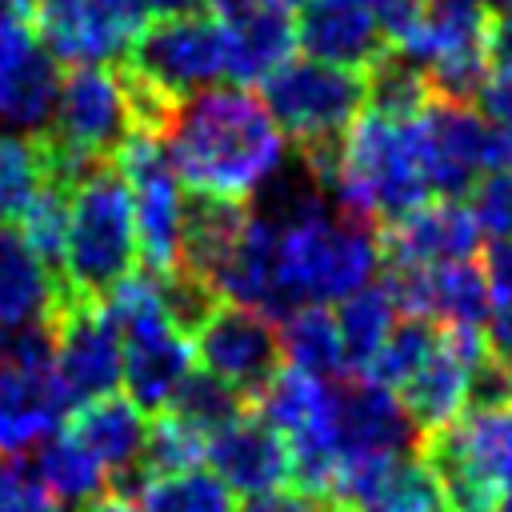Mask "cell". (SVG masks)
<instances>
[{
	"label": "cell",
	"instance_id": "44dd1931",
	"mask_svg": "<svg viewBox=\"0 0 512 512\" xmlns=\"http://www.w3.org/2000/svg\"><path fill=\"white\" fill-rule=\"evenodd\" d=\"M252 408L284 440L324 432V428H332V380H316L308 372L280 368L276 380L252 400Z\"/></svg>",
	"mask_w": 512,
	"mask_h": 512
},
{
	"label": "cell",
	"instance_id": "ab89813d",
	"mask_svg": "<svg viewBox=\"0 0 512 512\" xmlns=\"http://www.w3.org/2000/svg\"><path fill=\"white\" fill-rule=\"evenodd\" d=\"M152 16H184V12H204V0H144Z\"/></svg>",
	"mask_w": 512,
	"mask_h": 512
},
{
	"label": "cell",
	"instance_id": "d6986e66",
	"mask_svg": "<svg viewBox=\"0 0 512 512\" xmlns=\"http://www.w3.org/2000/svg\"><path fill=\"white\" fill-rule=\"evenodd\" d=\"M228 28V72L224 80L248 88L268 80L280 64L292 60L296 48V20L288 8L260 0L252 12H244L240 20L224 24Z\"/></svg>",
	"mask_w": 512,
	"mask_h": 512
},
{
	"label": "cell",
	"instance_id": "7c38bea8",
	"mask_svg": "<svg viewBox=\"0 0 512 512\" xmlns=\"http://www.w3.org/2000/svg\"><path fill=\"white\" fill-rule=\"evenodd\" d=\"M68 432L80 440V448L104 468L108 492L136 504L140 488L148 484V472L140 464L144 440H148V416L128 396H104L72 412Z\"/></svg>",
	"mask_w": 512,
	"mask_h": 512
},
{
	"label": "cell",
	"instance_id": "7bdbcfd3",
	"mask_svg": "<svg viewBox=\"0 0 512 512\" xmlns=\"http://www.w3.org/2000/svg\"><path fill=\"white\" fill-rule=\"evenodd\" d=\"M272 4H280V8L292 12V8H304V4H312V0H272Z\"/></svg>",
	"mask_w": 512,
	"mask_h": 512
},
{
	"label": "cell",
	"instance_id": "4fadbf2b",
	"mask_svg": "<svg viewBox=\"0 0 512 512\" xmlns=\"http://www.w3.org/2000/svg\"><path fill=\"white\" fill-rule=\"evenodd\" d=\"M332 436L340 456L416 452L420 444V432L404 412L400 396L356 372L332 380Z\"/></svg>",
	"mask_w": 512,
	"mask_h": 512
},
{
	"label": "cell",
	"instance_id": "74e56055",
	"mask_svg": "<svg viewBox=\"0 0 512 512\" xmlns=\"http://www.w3.org/2000/svg\"><path fill=\"white\" fill-rule=\"evenodd\" d=\"M484 340H488V352L512 372V304H496L492 308L488 328H484Z\"/></svg>",
	"mask_w": 512,
	"mask_h": 512
},
{
	"label": "cell",
	"instance_id": "83f0119b",
	"mask_svg": "<svg viewBox=\"0 0 512 512\" xmlns=\"http://www.w3.org/2000/svg\"><path fill=\"white\" fill-rule=\"evenodd\" d=\"M436 344H440V324L416 320V316H400V324L388 332L380 352L356 376H364V380H372V384H380L388 392H400L420 372V364L436 352Z\"/></svg>",
	"mask_w": 512,
	"mask_h": 512
},
{
	"label": "cell",
	"instance_id": "836d02e7",
	"mask_svg": "<svg viewBox=\"0 0 512 512\" xmlns=\"http://www.w3.org/2000/svg\"><path fill=\"white\" fill-rule=\"evenodd\" d=\"M472 108H476L488 124L512 132V68L488 72V80H484V88H480V96H476Z\"/></svg>",
	"mask_w": 512,
	"mask_h": 512
},
{
	"label": "cell",
	"instance_id": "7dc6e473",
	"mask_svg": "<svg viewBox=\"0 0 512 512\" xmlns=\"http://www.w3.org/2000/svg\"><path fill=\"white\" fill-rule=\"evenodd\" d=\"M336 512H348V508H336Z\"/></svg>",
	"mask_w": 512,
	"mask_h": 512
},
{
	"label": "cell",
	"instance_id": "b9f144b4",
	"mask_svg": "<svg viewBox=\"0 0 512 512\" xmlns=\"http://www.w3.org/2000/svg\"><path fill=\"white\" fill-rule=\"evenodd\" d=\"M428 8H488V0H428Z\"/></svg>",
	"mask_w": 512,
	"mask_h": 512
},
{
	"label": "cell",
	"instance_id": "f1b7e54d",
	"mask_svg": "<svg viewBox=\"0 0 512 512\" xmlns=\"http://www.w3.org/2000/svg\"><path fill=\"white\" fill-rule=\"evenodd\" d=\"M40 184H44L40 136H20L0 128V224H20Z\"/></svg>",
	"mask_w": 512,
	"mask_h": 512
},
{
	"label": "cell",
	"instance_id": "3957f363",
	"mask_svg": "<svg viewBox=\"0 0 512 512\" xmlns=\"http://www.w3.org/2000/svg\"><path fill=\"white\" fill-rule=\"evenodd\" d=\"M276 232V324L292 308L344 300L380 268L376 228L336 208H320Z\"/></svg>",
	"mask_w": 512,
	"mask_h": 512
},
{
	"label": "cell",
	"instance_id": "f6af8a7d",
	"mask_svg": "<svg viewBox=\"0 0 512 512\" xmlns=\"http://www.w3.org/2000/svg\"><path fill=\"white\" fill-rule=\"evenodd\" d=\"M488 8H496V12H512V0H488Z\"/></svg>",
	"mask_w": 512,
	"mask_h": 512
},
{
	"label": "cell",
	"instance_id": "8fae6325",
	"mask_svg": "<svg viewBox=\"0 0 512 512\" xmlns=\"http://www.w3.org/2000/svg\"><path fill=\"white\" fill-rule=\"evenodd\" d=\"M380 268H436L452 260H472L480 244V224L464 200H424L408 216L376 228Z\"/></svg>",
	"mask_w": 512,
	"mask_h": 512
},
{
	"label": "cell",
	"instance_id": "60d3db41",
	"mask_svg": "<svg viewBox=\"0 0 512 512\" xmlns=\"http://www.w3.org/2000/svg\"><path fill=\"white\" fill-rule=\"evenodd\" d=\"M80 512H136V504H132V500H124V496L104 492L100 500H92V504H88V508H80Z\"/></svg>",
	"mask_w": 512,
	"mask_h": 512
},
{
	"label": "cell",
	"instance_id": "ffe728a7",
	"mask_svg": "<svg viewBox=\"0 0 512 512\" xmlns=\"http://www.w3.org/2000/svg\"><path fill=\"white\" fill-rule=\"evenodd\" d=\"M40 492L60 508V512H80L92 500H100L108 492V476L104 468L80 448V440L68 432V424L60 432H52L32 456H24Z\"/></svg>",
	"mask_w": 512,
	"mask_h": 512
},
{
	"label": "cell",
	"instance_id": "5b68a950",
	"mask_svg": "<svg viewBox=\"0 0 512 512\" xmlns=\"http://www.w3.org/2000/svg\"><path fill=\"white\" fill-rule=\"evenodd\" d=\"M260 100L296 152L336 144L368 104V76L324 60H288L260 80Z\"/></svg>",
	"mask_w": 512,
	"mask_h": 512
},
{
	"label": "cell",
	"instance_id": "603a6c76",
	"mask_svg": "<svg viewBox=\"0 0 512 512\" xmlns=\"http://www.w3.org/2000/svg\"><path fill=\"white\" fill-rule=\"evenodd\" d=\"M336 332H340V344H344V360H348V372H360L376 352L380 344L388 340V332L396 328V304L392 296L384 292V284H360L356 292H348L344 300H336Z\"/></svg>",
	"mask_w": 512,
	"mask_h": 512
},
{
	"label": "cell",
	"instance_id": "ee69618b",
	"mask_svg": "<svg viewBox=\"0 0 512 512\" xmlns=\"http://www.w3.org/2000/svg\"><path fill=\"white\" fill-rule=\"evenodd\" d=\"M496 512H512V488L500 496V504H496Z\"/></svg>",
	"mask_w": 512,
	"mask_h": 512
},
{
	"label": "cell",
	"instance_id": "4316f807",
	"mask_svg": "<svg viewBox=\"0 0 512 512\" xmlns=\"http://www.w3.org/2000/svg\"><path fill=\"white\" fill-rule=\"evenodd\" d=\"M136 512H240L236 492L212 468H188L172 476H152L140 496Z\"/></svg>",
	"mask_w": 512,
	"mask_h": 512
},
{
	"label": "cell",
	"instance_id": "ac0fdd59",
	"mask_svg": "<svg viewBox=\"0 0 512 512\" xmlns=\"http://www.w3.org/2000/svg\"><path fill=\"white\" fill-rule=\"evenodd\" d=\"M248 224H252V204L248 200L188 192L184 196V216H180V256H176V264L204 276V280H216V272L236 252Z\"/></svg>",
	"mask_w": 512,
	"mask_h": 512
},
{
	"label": "cell",
	"instance_id": "f546056e",
	"mask_svg": "<svg viewBox=\"0 0 512 512\" xmlns=\"http://www.w3.org/2000/svg\"><path fill=\"white\" fill-rule=\"evenodd\" d=\"M204 436L192 432L184 420H176L172 412H156L148 420V440H144V472L148 480L152 476H172V472H188V468H200L204 460Z\"/></svg>",
	"mask_w": 512,
	"mask_h": 512
},
{
	"label": "cell",
	"instance_id": "bcb514c9",
	"mask_svg": "<svg viewBox=\"0 0 512 512\" xmlns=\"http://www.w3.org/2000/svg\"><path fill=\"white\" fill-rule=\"evenodd\" d=\"M36 512H60V508H56V504H52V500H44V504H40V508H36Z\"/></svg>",
	"mask_w": 512,
	"mask_h": 512
},
{
	"label": "cell",
	"instance_id": "d6a6232c",
	"mask_svg": "<svg viewBox=\"0 0 512 512\" xmlns=\"http://www.w3.org/2000/svg\"><path fill=\"white\" fill-rule=\"evenodd\" d=\"M360 4L372 12V20L380 24V32L388 36L392 48H400L420 28L424 8H428V0H360Z\"/></svg>",
	"mask_w": 512,
	"mask_h": 512
},
{
	"label": "cell",
	"instance_id": "8d00e7d4",
	"mask_svg": "<svg viewBox=\"0 0 512 512\" xmlns=\"http://www.w3.org/2000/svg\"><path fill=\"white\" fill-rule=\"evenodd\" d=\"M484 52L492 68H512V12L488 8L484 16Z\"/></svg>",
	"mask_w": 512,
	"mask_h": 512
},
{
	"label": "cell",
	"instance_id": "cb8c5ba5",
	"mask_svg": "<svg viewBox=\"0 0 512 512\" xmlns=\"http://www.w3.org/2000/svg\"><path fill=\"white\" fill-rule=\"evenodd\" d=\"M368 76V112L372 116H380V120H388V124H416L424 112H428V104L436 100L432 96V84H428V72H424V64H416V60H408L404 52H388L376 68H368L364 72Z\"/></svg>",
	"mask_w": 512,
	"mask_h": 512
},
{
	"label": "cell",
	"instance_id": "8992f818",
	"mask_svg": "<svg viewBox=\"0 0 512 512\" xmlns=\"http://www.w3.org/2000/svg\"><path fill=\"white\" fill-rule=\"evenodd\" d=\"M128 72L148 80L172 104L216 88L228 72V28L208 8L184 16H152L128 44L124 60Z\"/></svg>",
	"mask_w": 512,
	"mask_h": 512
},
{
	"label": "cell",
	"instance_id": "e575fe53",
	"mask_svg": "<svg viewBox=\"0 0 512 512\" xmlns=\"http://www.w3.org/2000/svg\"><path fill=\"white\" fill-rule=\"evenodd\" d=\"M480 268L492 288V304H512V236H496L480 248Z\"/></svg>",
	"mask_w": 512,
	"mask_h": 512
},
{
	"label": "cell",
	"instance_id": "ba28073f",
	"mask_svg": "<svg viewBox=\"0 0 512 512\" xmlns=\"http://www.w3.org/2000/svg\"><path fill=\"white\" fill-rule=\"evenodd\" d=\"M196 352L212 376H220L248 400H256L284 368L276 320H268L264 312L248 304H232V300H220L216 312L200 324Z\"/></svg>",
	"mask_w": 512,
	"mask_h": 512
},
{
	"label": "cell",
	"instance_id": "6da1fadb",
	"mask_svg": "<svg viewBox=\"0 0 512 512\" xmlns=\"http://www.w3.org/2000/svg\"><path fill=\"white\" fill-rule=\"evenodd\" d=\"M160 148L188 192L252 200L284 160V132L260 96L240 84H216L176 104Z\"/></svg>",
	"mask_w": 512,
	"mask_h": 512
},
{
	"label": "cell",
	"instance_id": "52a82bcc",
	"mask_svg": "<svg viewBox=\"0 0 512 512\" xmlns=\"http://www.w3.org/2000/svg\"><path fill=\"white\" fill-rule=\"evenodd\" d=\"M60 76V60L36 32L32 0H0V124L20 136H44Z\"/></svg>",
	"mask_w": 512,
	"mask_h": 512
},
{
	"label": "cell",
	"instance_id": "1f68e13d",
	"mask_svg": "<svg viewBox=\"0 0 512 512\" xmlns=\"http://www.w3.org/2000/svg\"><path fill=\"white\" fill-rule=\"evenodd\" d=\"M468 212L476 216L480 232H492V236H512V168H500V172H488L472 196L464 200Z\"/></svg>",
	"mask_w": 512,
	"mask_h": 512
},
{
	"label": "cell",
	"instance_id": "7402d4cb",
	"mask_svg": "<svg viewBox=\"0 0 512 512\" xmlns=\"http://www.w3.org/2000/svg\"><path fill=\"white\" fill-rule=\"evenodd\" d=\"M276 328H280V348H284V364L288 368L308 372L316 380L352 376L348 372V360H344L340 332H336V316L324 304L292 308Z\"/></svg>",
	"mask_w": 512,
	"mask_h": 512
},
{
	"label": "cell",
	"instance_id": "30bf717a",
	"mask_svg": "<svg viewBox=\"0 0 512 512\" xmlns=\"http://www.w3.org/2000/svg\"><path fill=\"white\" fill-rule=\"evenodd\" d=\"M56 384L72 412L124 384V340L100 304H72L56 320Z\"/></svg>",
	"mask_w": 512,
	"mask_h": 512
},
{
	"label": "cell",
	"instance_id": "e0dca14e",
	"mask_svg": "<svg viewBox=\"0 0 512 512\" xmlns=\"http://www.w3.org/2000/svg\"><path fill=\"white\" fill-rule=\"evenodd\" d=\"M72 308V296L40 264L20 224H0V328L44 324Z\"/></svg>",
	"mask_w": 512,
	"mask_h": 512
},
{
	"label": "cell",
	"instance_id": "277c9868",
	"mask_svg": "<svg viewBox=\"0 0 512 512\" xmlns=\"http://www.w3.org/2000/svg\"><path fill=\"white\" fill-rule=\"evenodd\" d=\"M336 212L356 216L372 228H384L428 200V184L416 164L408 124H388L372 112H360L344 136L340 172L328 188Z\"/></svg>",
	"mask_w": 512,
	"mask_h": 512
},
{
	"label": "cell",
	"instance_id": "7a4b0ae2",
	"mask_svg": "<svg viewBox=\"0 0 512 512\" xmlns=\"http://www.w3.org/2000/svg\"><path fill=\"white\" fill-rule=\"evenodd\" d=\"M140 268L132 192L116 160L88 168L72 184L64 284L76 304H104V296Z\"/></svg>",
	"mask_w": 512,
	"mask_h": 512
},
{
	"label": "cell",
	"instance_id": "d4e9b609",
	"mask_svg": "<svg viewBox=\"0 0 512 512\" xmlns=\"http://www.w3.org/2000/svg\"><path fill=\"white\" fill-rule=\"evenodd\" d=\"M448 432L484 480H492L500 492L512 488V408L460 412Z\"/></svg>",
	"mask_w": 512,
	"mask_h": 512
},
{
	"label": "cell",
	"instance_id": "9a60e30c",
	"mask_svg": "<svg viewBox=\"0 0 512 512\" xmlns=\"http://www.w3.org/2000/svg\"><path fill=\"white\" fill-rule=\"evenodd\" d=\"M296 44L304 48V56L336 68H352V72H368L392 52L388 36L380 32V24L360 0L304 4L296 16Z\"/></svg>",
	"mask_w": 512,
	"mask_h": 512
},
{
	"label": "cell",
	"instance_id": "9c48e42d",
	"mask_svg": "<svg viewBox=\"0 0 512 512\" xmlns=\"http://www.w3.org/2000/svg\"><path fill=\"white\" fill-rule=\"evenodd\" d=\"M116 168L128 180L132 192V220H136V244H140V264L148 272H168L176 268L180 256V216H184V196L180 180L152 136H132L124 152L116 156Z\"/></svg>",
	"mask_w": 512,
	"mask_h": 512
},
{
	"label": "cell",
	"instance_id": "d590c367",
	"mask_svg": "<svg viewBox=\"0 0 512 512\" xmlns=\"http://www.w3.org/2000/svg\"><path fill=\"white\" fill-rule=\"evenodd\" d=\"M240 512H336V504H328L324 496H312L304 488H276L264 496H248V504Z\"/></svg>",
	"mask_w": 512,
	"mask_h": 512
},
{
	"label": "cell",
	"instance_id": "f35d334b",
	"mask_svg": "<svg viewBox=\"0 0 512 512\" xmlns=\"http://www.w3.org/2000/svg\"><path fill=\"white\" fill-rule=\"evenodd\" d=\"M260 0H204V8L216 16V20H224V24H232V20H240L244 12H252Z\"/></svg>",
	"mask_w": 512,
	"mask_h": 512
},
{
	"label": "cell",
	"instance_id": "5bb4252c",
	"mask_svg": "<svg viewBox=\"0 0 512 512\" xmlns=\"http://www.w3.org/2000/svg\"><path fill=\"white\" fill-rule=\"evenodd\" d=\"M204 460L240 496H264L292 480V448L260 416H240L236 424L208 436Z\"/></svg>",
	"mask_w": 512,
	"mask_h": 512
},
{
	"label": "cell",
	"instance_id": "2e32d148",
	"mask_svg": "<svg viewBox=\"0 0 512 512\" xmlns=\"http://www.w3.org/2000/svg\"><path fill=\"white\" fill-rule=\"evenodd\" d=\"M72 420V404L52 376H32L0 364V456H32L52 432Z\"/></svg>",
	"mask_w": 512,
	"mask_h": 512
},
{
	"label": "cell",
	"instance_id": "4dcf8cb0",
	"mask_svg": "<svg viewBox=\"0 0 512 512\" xmlns=\"http://www.w3.org/2000/svg\"><path fill=\"white\" fill-rule=\"evenodd\" d=\"M156 292H160L164 316H168L184 336H196L200 324H204V320L216 312V304L224 300L212 280H204V276H196V272H188V268H180V264L168 268V272H156Z\"/></svg>",
	"mask_w": 512,
	"mask_h": 512
},
{
	"label": "cell",
	"instance_id": "484cf974",
	"mask_svg": "<svg viewBox=\"0 0 512 512\" xmlns=\"http://www.w3.org/2000/svg\"><path fill=\"white\" fill-rule=\"evenodd\" d=\"M164 412H172L176 420H184L192 432H200L204 440L216 436L220 428L236 424L240 416L252 412V400L240 396L232 384H224L220 376H212L208 368H192L180 388L172 392V400L164 404Z\"/></svg>",
	"mask_w": 512,
	"mask_h": 512
}]
</instances>
